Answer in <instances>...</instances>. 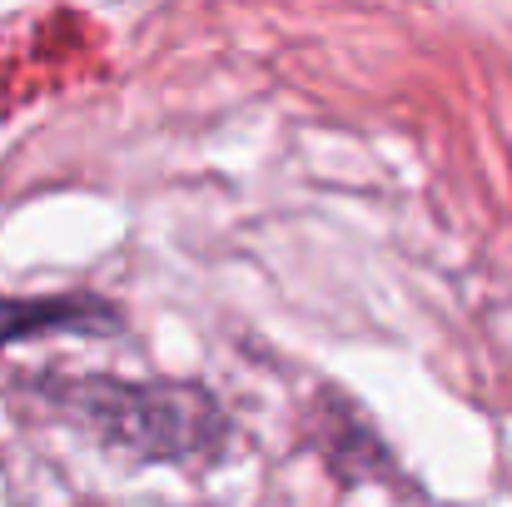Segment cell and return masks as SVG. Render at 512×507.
I'll use <instances>...</instances> for the list:
<instances>
[{"instance_id":"7a4b0ae2","label":"cell","mask_w":512,"mask_h":507,"mask_svg":"<svg viewBox=\"0 0 512 507\" xmlns=\"http://www.w3.org/2000/svg\"><path fill=\"white\" fill-rule=\"evenodd\" d=\"M40 334H120V309L95 294H35V299H0V348Z\"/></svg>"},{"instance_id":"6da1fadb","label":"cell","mask_w":512,"mask_h":507,"mask_svg":"<svg viewBox=\"0 0 512 507\" xmlns=\"http://www.w3.org/2000/svg\"><path fill=\"white\" fill-rule=\"evenodd\" d=\"M55 403L100 443L145 463H189L224 443V408L199 383H125L75 378L55 383Z\"/></svg>"}]
</instances>
